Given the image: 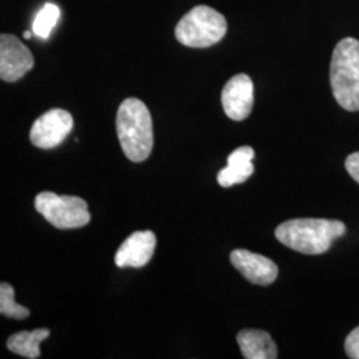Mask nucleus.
I'll return each mask as SVG.
<instances>
[{
    "mask_svg": "<svg viewBox=\"0 0 359 359\" xmlns=\"http://www.w3.org/2000/svg\"><path fill=\"white\" fill-rule=\"evenodd\" d=\"M237 342L246 359H276L277 346L269 333L256 329H246L237 335Z\"/></svg>",
    "mask_w": 359,
    "mask_h": 359,
    "instance_id": "obj_12",
    "label": "nucleus"
},
{
    "mask_svg": "<svg viewBox=\"0 0 359 359\" xmlns=\"http://www.w3.org/2000/svg\"><path fill=\"white\" fill-rule=\"evenodd\" d=\"M226 29V19L222 13L208 6H197L180 20L175 35L187 47L208 48L224 38Z\"/></svg>",
    "mask_w": 359,
    "mask_h": 359,
    "instance_id": "obj_4",
    "label": "nucleus"
},
{
    "mask_svg": "<svg viewBox=\"0 0 359 359\" xmlns=\"http://www.w3.org/2000/svg\"><path fill=\"white\" fill-rule=\"evenodd\" d=\"M345 350L350 358L359 359V326L347 335Z\"/></svg>",
    "mask_w": 359,
    "mask_h": 359,
    "instance_id": "obj_16",
    "label": "nucleus"
},
{
    "mask_svg": "<svg viewBox=\"0 0 359 359\" xmlns=\"http://www.w3.org/2000/svg\"><path fill=\"white\" fill-rule=\"evenodd\" d=\"M154 248V231H135L116 252L115 264L118 268H142L151 261Z\"/></svg>",
    "mask_w": 359,
    "mask_h": 359,
    "instance_id": "obj_10",
    "label": "nucleus"
},
{
    "mask_svg": "<svg viewBox=\"0 0 359 359\" xmlns=\"http://www.w3.org/2000/svg\"><path fill=\"white\" fill-rule=\"evenodd\" d=\"M334 99L344 109L359 111V40L342 39L334 48L330 65Z\"/></svg>",
    "mask_w": 359,
    "mask_h": 359,
    "instance_id": "obj_3",
    "label": "nucleus"
},
{
    "mask_svg": "<svg viewBox=\"0 0 359 359\" xmlns=\"http://www.w3.org/2000/svg\"><path fill=\"white\" fill-rule=\"evenodd\" d=\"M255 151L252 147H240L228 156V165L218 172V184L224 188H229L236 184H241L249 179L253 172Z\"/></svg>",
    "mask_w": 359,
    "mask_h": 359,
    "instance_id": "obj_11",
    "label": "nucleus"
},
{
    "mask_svg": "<svg viewBox=\"0 0 359 359\" xmlns=\"http://www.w3.org/2000/svg\"><path fill=\"white\" fill-rule=\"evenodd\" d=\"M252 79L238 74L231 77L221 92V103L224 112L234 121H243L250 115L255 103Z\"/></svg>",
    "mask_w": 359,
    "mask_h": 359,
    "instance_id": "obj_8",
    "label": "nucleus"
},
{
    "mask_svg": "<svg viewBox=\"0 0 359 359\" xmlns=\"http://www.w3.org/2000/svg\"><path fill=\"white\" fill-rule=\"evenodd\" d=\"M31 36H32V34H31L29 31H26V32H25V38L31 39Z\"/></svg>",
    "mask_w": 359,
    "mask_h": 359,
    "instance_id": "obj_18",
    "label": "nucleus"
},
{
    "mask_svg": "<svg viewBox=\"0 0 359 359\" xmlns=\"http://www.w3.org/2000/svg\"><path fill=\"white\" fill-rule=\"evenodd\" d=\"M60 18V10L57 6L47 3L40 11H39L35 22H34V34L38 35L40 39H48L51 35L53 27L56 26L57 20Z\"/></svg>",
    "mask_w": 359,
    "mask_h": 359,
    "instance_id": "obj_15",
    "label": "nucleus"
},
{
    "mask_svg": "<svg viewBox=\"0 0 359 359\" xmlns=\"http://www.w3.org/2000/svg\"><path fill=\"white\" fill-rule=\"evenodd\" d=\"M231 262L249 283L255 285L268 286L274 283L278 276V268L270 258L245 249L233 250Z\"/></svg>",
    "mask_w": 359,
    "mask_h": 359,
    "instance_id": "obj_9",
    "label": "nucleus"
},
{
    "mask_svg": "<svg viewBox=\"0 0 359 359\" xmlns=\"http://www.w3.org/2000/svg\"><path fill=\"white\" fill-rule=\"evenodd\" d=\"M34 56L13 35L0 36V77L7 83L20 80L34 67Z\"/></svg>",
    "mask_w": 359,
    "mask_h": 359,
    "instance_id": "obj_7",
    "label": "nucleus"
},
{
    "mask_svg": "<svg viewBox=\"0 0 359 359\" xmlns=\"http://www.w3.org/2000/svg\"><path fill=\"white\" fill-rule=\"evenodd\" d=\"M50 337L48 329H36L32 332H19L13 334L8 341L7 347L15 354L28 359L40 357V344Z\"/></svg>",
    "mask_w": 359,
    "mask_h": 359,
    "instance_id": "obj_13",
    "label": "nucleus"
},
{
    "mask_svg": "<svg viewBox=\"0 0 359 359\" xmlns=\"http://www.w3.org/2000/svg\"><path fill=\"white\" fill-rule=\"evenodd\" d=\"M346 233V225L338 219L294 218L277 226L276 237L295 252L318 256L326 253L334 240Z\"/></svg>",
    "mask_w": 359,
    "mask_h": 359,
    "instance_id": "obj_1",
    "label": "nucleus"
},
{
    "mask_svg": "<svg viewBox=\"0 0 359 359\" xmlns=\"http://www.w3.org/2000/svg\"><path fill=\"white\" fill-rule=\"evenodd\" d=\"M116 132L123 152L133 163H142L154 148V123L148 107L129 97L120 104L116 115Z\"/></svg>",
    "mask_w": 359,
    "mask_h": 359,
    "instance_id": "obj_2",
    "label": "nucleus"
},
{
    "mask_svg": "<svg viewBox=\"0 0 359 359\" xmlns=\"http://www.w3.org/2000/svg\"><path fill=\"white\" fill-rule=\"evenodd\" d=\"M39 213L57 229H77L90 221L88 204L76 196H59L53 192L39 193L35 198Z\"/></svg>",
    "mask_w": 359,
    "mask_h": 359,
    "instance_id": "obj_5",
    "label": "nucleus"
},
{
    "mask_svg": "<svg viewBox=\"0 0 359 359\" xmlns=\"http://www.w3.org/2000/svg\"><path fill=\"white\" fill-rule=\"evenodd\" d=\"M345 167H346L347 173L359 184V152H354L347 156Z\"/></svg>",
    "mask_w": 359,
    "mask_h": 359,
    "instance_id": "obj_17",
    "label": "nucleus"
},
{
    "mask_svg": "<svg viewBox=\"0 0 359 359\" xmlns=\"http://www.w3.org/2000/svg\"><path fill=\"white\" fill-rule=\"evenodd\" d=\"M15 290L10 283L0 285V313L13 320H26L29 317V310L15 302Z\"/></svg>",
    "mask_w": 359,
    "mask_h": 359,
    "instance_id": "obj_14",
    "label": "nucleus"
},
{
    "mask_svg": "<svg viewBox=\"0 0 359 359\" xmlns=\"http://www.w3.org/2000/svg\"><path fill=\"white\" fill-rule=\"evenodd\" d=\"M74 128V118L65 109H50L38 117L29 132V140L40 149H52L65 142Z\"/></svg>",
    "mask_w": 359,
    "mask_h": 359,
    "instance_id": "obj_6",
    "label": "nucleus"
}]
</instances>
